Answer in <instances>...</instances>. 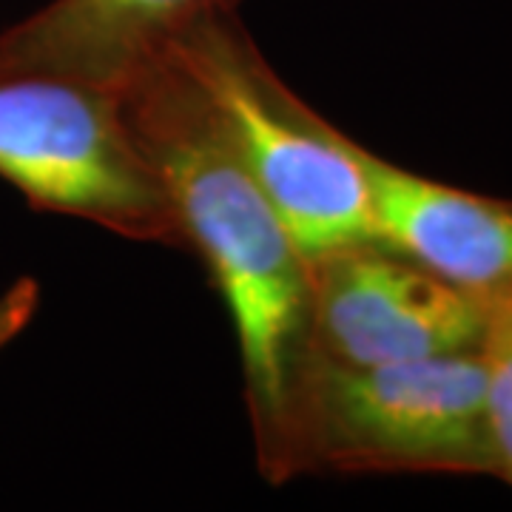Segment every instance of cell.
Here are the masks:
<instances>
[{"mask_svg":"<svg viewBox=\"0 0 512 512\" xmlns=\"http://www.w3.org/2000/svg\"><path fill=\"white\" fill-rule=\"evenodd\" d=\"M134 143L237 333L256 453L274 439L308 342V256L200 86L157 55L114 86Z\"/></svg>","mask_w":512,"mask_h":512,"instance_id":"cell-1","label":"cell"},{"mask_svg":"<svg viewBox=\"0 0 512 512\" xmlns=\"http://www.w3.org/2000/svg\"><path fill=\"white\" fill-rule=\"evenodd\" d=\"M484 348L399 365L311 356L256 464L274 484L311 473L493 476Z\"/></svg>","mask_w":512,"mask_h":512,"instance_id":"cell-2","label":"cell"},{"mask_svg":"<svg viewBox=\"0 0 512 512\" xmlns=\"http://www.w3.org/2000/svg\"><path fill=\"white\" fill-rule=\"evenodd\" d=\"M165 55L208 97L305 256L376 237L359 143L285 86L237 12L194 23Z\"/></svg>","mask_w":512,"mask_h":512,"instance_id":"cell-3","label":"cell"},{"mask_svg":"<svg viewBox=\"0 0 512 512\" xmlns=\"http://www.w3.org/2000/svg\"><path fill=\"white\" fill-rule=\"evenodd\" d=\"M0 180L32 208L117 237L185 248L114 89L63 74L0 69Z\"/></svg>","mask_w":512,"mask_h":512,"instance_id":"cell-4","label":"cell"},{"mask_svg":"<svg viewBox=\"0 0 512 512\" xmlns=\"http://www.w3.org/2000/svg\"><path fill=\"white\" fill-rule=\"evenodd\" d=\"M493 313L379 237L308 256L311 356L399 365L481 350Z\"/></svg>","mask_w":512,"mask_h":512,"instance_id":"cell-5","label":"cell"},{"mask_svg":"<svg viewBox=\"0 0 512 512\" xmlns=\"http://www.w3.org/2000/svg\"><path fill=\"white\" fill-rule=\"evenodd\" d=\"M376 237L473 296L512 311V200L427 180L359 146Z\"/></svg>","mask_w":512,"mask_h":512,"instance_id":"cell-6","label":"cell"},{"mask_svg":"<svg viewBox=\"0 0 512 512\" xmlns=\"http://www.w3.org/2000/svg\"><path fill=\"white\" fill-rule=\"evenodd\" d=\"M237 6L239 0H49L0 32V69L114 89L194 23Z\"/></svg>","mask_w":512,"mask_h":512,"instance_id":"cell-7","label":"cell"},{"mask_svg":"<svg viewBox=\"0 0 512 512\" xmlns=\"http://www.w3.org/2000/svg\"><path fill=\"white\" fill-rule=\"evenodd\" d=\"M490 365V436H493L495 473L512 487V311L493 313V328L484 342Z\"/></svg>","mask_w":512,"mask_h":512,"instance_id":"cell-8","label":"cell"},{"mask_svg":"<svg viewBox=\"0 0 512 512\" xmlns=\"http://www.w3.org/2000/svg\"><path fill=\"white\" fill-rule=\"evenodd\" d=\"M40 302L35 279L23 276L9 291L0 296V350L6 348L15 336L23 333V328L32 322Z\"/></svg>","mask_w":512,"mask_h":512,"instance_id":"cell-9","label":"cell"}]
</instances>
